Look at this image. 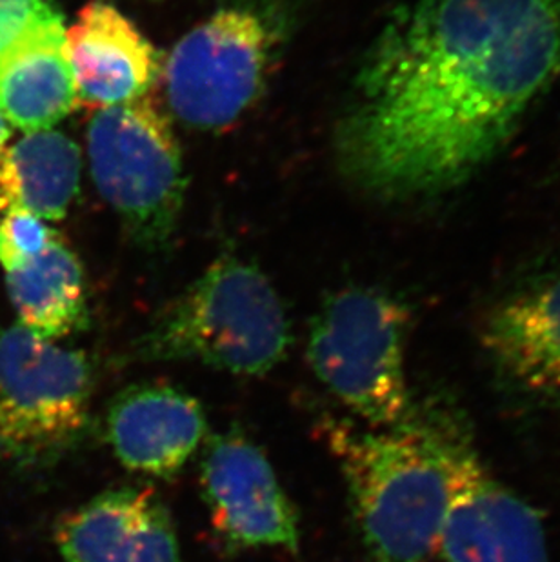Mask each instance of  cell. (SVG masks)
<instances>
[{
    "mask_svg": "<svg viewBox=\"0 0 560 562\" xmlns=\"http://www.w3.org/2000/svg\"><path fill=\"white\" fill-rule=\"evenodd\" d=\"M410 315L373 288H346L313 317L307 362L335 397L370 428L406 425L410 390L404 372Z\"/></svg>",
    "mask_w": 560,
    "mask_h": 562,
    "instance_id": "cell-4",
    "label": "cell"
},
{
    "mask_svg": "<svg viewBox=\"0 0 560 562\" xmlns=\"http://www.w3.org/2000/svg\"><path fill=\"white\" fill-rule=\"evenodd\" d=\"M79 179L80 154L71 138L52 130L26 133L0 157V213L58 221L77 195Z\"/></svg>",
    "mask_w": 560,
    "mask_h": 562,
    "instance_id": "cell-15",
    "label": "cell"
},
{
    "mask_svg": "<svg viewBox=\"0 0 560 562\" xmlns=\"http://www.w3.org/2000/svg\"><path fill=\"white\" fill-rule=\"evenodd\" d=\"M290 324L270 279L248 260H215L138 340L146 361H193L259 376L284 359Z\"/></svg>",
    "mask_w": 560,
    "mask_h": 562,
    "instance_id": "cell-3",
    "label": "cell"
},
{
    "mask_svg": "<svg viewBox=\"0 0 560 562\" xmlns=\"http://www.w3.org/2000/svg\"><path fill=\"white\" fill-rule=\"evenodd\" d=\"M481 334L484 350L513 381L560 393V276L495 306Z\"/></svg>",
    "mask_w": 560,
    "mask_h": 562,
    "instance_id": "cell-14",
    "label": "cell"
},
{
    "mask_svg": "<svg viewBox=\"0 0 560 562\" xmlns=\"http://www.w3.org/2000/svg\"><path fill=\"white\" fill-rule=\"evenodd\" d=\"M276 44V26L251 5L213 13L166 60L171 112L199 130L235 123L262 93Z\"/></svg>",
    "mask_w": 560,
    "mask_h": 562,
    "instance_id": "cell-7",
    "label": "cell"
},
{
    "mask_svg": "<svg viewBox=\"0 0 560 562\" xmlns=\"http://www.w3.org/2000/svg\"><path fill=\"white\" fill-rule=\"evenodd\" d=\"M448 504L439 552L448 562H548L540 515L493 477L475 451L440 440Z\"/></svg>",
    "mask_w": 560,
    "mask_h": 562,
    "instance_id": "cell-8",
    "label": "cell"
},
{
    "mask_svg": "<svg viewBox=\"0 0 560 562\" xmlns=\"http://www.w3.org/2000/svg\"><path fill=\"white\" fill-rule=\"evenodd\" d=\"M77 106L66 30L57 11L41 16L0 49V113L10 126L41 132Z\"/></svg>",
    "mask_w": 560,
    "mask_h": 562,
    "instance_id": "cell-13",
    "label": "cell"
},
{
    "mask_svg": "<svg viewBox=\"0 0 560 562\" xmlns=\"http://www.w3.org/2000/svg\"><path fill=\"white\" fill-rule=\"evenodd\" d=\"M560 79V0H415L366 52L338 170L382 201L439 195L492 162Z\"/></svg>",
    "mask_w": 560,
    "mask_h": 562,
    "instance_id": "cell-1",
    "label": "cell"
},
{
    "mask_svg": "<svg viewBox=\"0 0 560 562\" xmlns=\"http://www.w3.org/2000/svg\"><path fill=\"white\" fill-rule=\"evenodd\" d=\"M10 123L5 121L4 115L0 113V157L4 154L8 148V140H10Z\"/></svg>",
    "mask_w": 560,
    "mask_h": 562,
    "instance_id": "cell-19",
    "label": "cell"
},
{
    "mask_svg": "<svg viewBox=\"0 0 560 562\" xmlns=\"http://www.w3.org/2000/svg\"><path fill=\"white\" fill-rule=\"evenodd\" d=\"M202 488L213 526L244 548L299 547L295 509L268 457L251 440L227 434L213 440L202 464Z\"/></svg>",
    "mask_w": 560,
    "mask_h": 562,
    "instance_id": "cell-9",
    "label": "cell"
},
{
    "mask_svg": "<svg viewBox=\"0 0 560 562\" xmlns=\"http://www.w3.org/2000/svg\"><path fill=\"white\" fill-rule=\"evenodd\" d=\"M63 562H182L173 520L146 488H119L64 515L58 522Z\"/></svg>",
    "mask_w": 560,
    "mask_h": 562,
    "instance_id": "cell-10",
    "label": "cell"
},
{
    "mask_svg": "<svg viewBox=\"0 0 560 562\" xmlns=\"http://www.w3.org/2000/svg\"><path fill=\"white\" fill-rule=\"evenodd\" d=\"M326 436L377 561H432L448 504L439 437L410 425L366 431L329 425Z\"/></svg>",
    "mask_w": 560,
    "mask_h": 562,
    "instance_id": "cell-2",
    "label": "cell"
},
{
    "mask_svg": "<svg viewBox=\"0 0 560 562\" xmlns=\"http://www.w3.org/2000/svg\"><path fill=\"white\" fill-rule=\"evenodd\" d=\"M57 237V232L33 213H4L0 218V265L8 271L35 259Z\"/></svg>",
    "mask_w": 560,
    "mask_h": 562,
    "instance_id": "cell-17",
    "label": "cell"
},
{
    "mask_svg": "<svg viewBox=\"0 0 560 562\" xmlns=\"http://www.w3.org/2000/svg\"><path fill=\"white\" fill-rule=\"evenodd\" d=\"M91 176L138 245H168L184 204L173 127L152 99L99 110L88 127Z\"/></svg>",
    "mask_w": 560,
    "mask_h": 562,
    "instance_id": "cell-6",
    "label": "cell"
},
{
    "mask_svg": "<svg viewBox=\"0 0 560 562\" xmlns=\"http://www.w3.org/2000/svg\"><path fill=\"white\" fill-rule=\"evenodd\" d=\"M77 102L119 106L146 95L159 74V55L138 27L107 0H91L66 30Z\"/></svg>",
    "mask_w": 560,
    "mask_h": 562,
    "instance_id": "cell-11",
    "label": "cell"
},
{
    "mask_svg": "<svg viewBox=\"0 0 560 562\" xmlns=\"http://www.w3.org/2000/svg\"><path fill=\"white\" fill-rule=\"evenodd\" d=\"M52 11H55L54 0H0V49Z\"/></svg>",
    "mask_w": 560,
    "mask_h": 562,
    "instance_id": "cell-18",
    "label": "cell"
},
{
    "mask_svg": "<svg viewBox=\"0 0 560 562\" xmlns=\"http://www.w3.org/2000/svg\"><path fill=\"white\" fill-rule=\"evenodd\" d=\"M201 404L166 384L121 393L108 412V442L132 472L168 477L179 472L206 437Z\"/></svg>",
    "mask_w": 560,
    "mask_h": 562,
    "instance_id": "cell-12",
    "label": "cell"
},
{
    "mask_svg": "<svg viewBox=\"0 0 560 562\" xmlns=\"http://www.w3.org/2000/svg\"><path fill=\"white\" fill-rule=\"evenodd\" d=\"M91 368L85 353L21 324L0 331V457L21 468L63 459L90 423Z\"/></svg>",
    "mask_w": 560,
    "mask_h": 562,
    "instance_id": "cell-5",
    "label": "cell"
},
{
    "mask_svg": "<svg viewBox=\"0 0 560 562\" xmlns=\"http://www.w3.org/2000/svg\"><path fill=\"white\" fill-rule=\"evenodd\" d=\"M5 286L19 324L44 339L58 340L88 324L85 271L60 235L35 259L5 271Z\"/></svg>",
    "mask_w": 560,
    "mask_h": 562,
    "instance_id": "cell-16",
    "label": "cell"
}]
</instances>
